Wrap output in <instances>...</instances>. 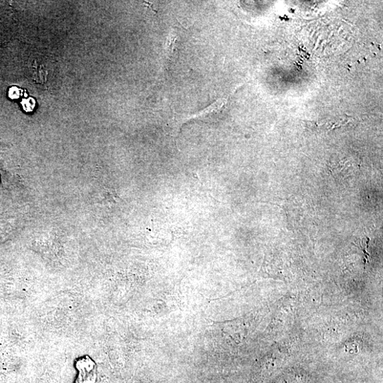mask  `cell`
<instances>
[{"mask_svg":"<svg viewBox=\"0 0 383 383\" xmlns=\"http://www.w3.org/2000/svg\"><path fill=\"white\" fill-rule=\"evenodd\" d=\"M76 367L78 376L76 383H95L97 380V367L95 362L85 356L76 361Z\"/></svg>","mask_w":383,"mask_h":383,"instance_id":"obj_1","label":"cell"},{"mask_svg":"<svg viewBox=\"0 0 383 383\" xmlns=\"http://www.w3.org/2000/svg\"><path fill=\"white\" fill-rule=\"evenodd\" d=\"M21 104H23L24 110L26 112H32L34 108L36 102L33 98H29L21 102Z\"/></svg>","mask_w":383,"mask_h":383,"instance_id":"obj_2","label":"cell"},{"mask_svg":"<svg viewBox=\"0 0 383 383\" xmlns=\"http://www.w3.org/2000/svg\"><path fill=\"white\" fill-rule=\"evenodd\" d=\"M21 91L17 88H12L10 91V97L12 99H17L21 95Z\"/></svg>","mask_w":383,"mask_h":383,"instance_id":"obj_3","label":"cell"}]
</instances>
